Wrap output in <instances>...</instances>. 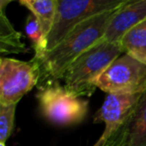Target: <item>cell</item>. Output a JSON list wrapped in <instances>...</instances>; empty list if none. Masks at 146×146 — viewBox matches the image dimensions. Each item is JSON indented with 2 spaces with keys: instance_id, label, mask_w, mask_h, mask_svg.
<instances>
[{
  "instance_id": "obj_1",
  "label": "cell",
  "mask_w": 146,
  "mask_h": 146,
  "mask_svg": "<svg viewBox=\"0 0 146 146\" xmlns=\"http://www.w3.org/2000/svg\"><path fill=\"white\" fill-rule=\"evenodd\" d=\"M122 6L81 22L52 50L40 58H34L38 62L40 69L39 82L48 85L63 79L71 64L103 38L110 22Z\"/></svg>"
},
{
  "instance_id": "obj_2",
  "label": "cell",
  "mask_w": 146,
  "mask_h": 146,
  "mask_svg": "<svg viewBox=\"0 0 146 146\" xmlns=\"http://www.w3.org/2000/svg\"><path fill=\"white\" fill-rule=\"evenodd\" d=\"M123 53L120 43L100 40L81 54L63 76L64 87L77 96H89L94 92L95 81Z\"/></svg>"
},
{
  "instance_id": "obj_3",
  "label": "cell",
  "mask_w": 146,
  "mask_h": 146,
  "mask_svg": "<svg viewBox=\"0 0 146 146\" xmlns=\"http://www.w3.org/2000/svg\"><path fill=\"white\" fill-rule=\"evenodd\" d=\"M129 1L131 0H58L54 25L46 39V52L56 47L81 22Z\"/></svg>"
},
{
  "instance_id": "obj_4",
  "label": "cell",
  "mask_w": 146,
  "mask_h": 146,
  "mask_svg": "<svg viewBox=\"0 0 146 146\" xmlns=\"http://www.w3.org/2000/svg\"><path fill=\"white\" fill-rule=\"evenodd\" d=\"M42 115L56 125L81 122L86 116L88 102L65 87L52 83L45 85L37 94Z\"/></svg>"
},
{
  "instance_id": "obj_5",
  "label": "cell",
  "mask_w": 146,
  "mask_h": 146,
  "mask_svg": "<svg viewBox=\"0 0 146 146\" xmlns=\"http://www.w3.org/2000/svg\"><path fill=\"white\" fill-rule=\"evenodd\" d=\"M94 86L108 94H142L146 90V65L124 54L103 72Z\"/></svg>"
},
{
  "instance_id": "obj_6",
  "label": "cell",
  "mask_w": 146,
  "mask_h": 146,
  "mask_svg": "<svg viewBox=\"0 0 146 146\" xmlns=\"http://www.w3.org/2000/svg\"><path fill=\"white\" fill-rule=\"evenodd\" d=\"M40 80L39 64L35 59L23 62L11 58L0 60V104H17Z\"/></svg>"
},
{
  "instance_id": "obj_7",
  "label": "cell",
  "mask_w": 146,
  "mask_h": 146,
  "mask_svg": "<svg viewBox=\"0 0 146 146\" xmlns=\"http://www.w3.org/2000/svg\"><path fill=\"white\" fill-rule=\"evenodd\" d=\"M142 94H110L106 96L94 116V122L105 123V128L93 146H104L110 137L121 126L123 121L129 114L134 106L140 98Z\"/></svg>"
},
{
  "instance_id": "obj_8",
  "label": "cell",
  "mask_w": 146,
  "mask_h": 146,
  "mask_svg": "<svg viewBox=\"0 0 146 146\" xmlns=\"http://www.w3.org/2000/svg\"><path fill=\"white\" fill-rule=\"evenodd\" d=\"M104 146H146V90Z\"/></svg>"
},
{
  "instance_id": "obj_9",
  "label": "cell",
  "mask_w": 146,
  "mask_h": 146,
  "mask_svg": "<svg viewBox=\"0 0 146 146\" xmlns=\"http://www.w3.org/2000/svg\"><path fill=\"white\" fill-rule=\"evenodd\" d=\"M144 19H146V0H131L118 10L102 40L119 43L129 30Z\"/></svg>"
},
{
  "instance_id": "obj_10",
  "label": "cell",
  "mask_w": 146,
  "mask_h": 146,
  "mask_svg": "<svg viewBox=\"0 0 146 146\" xmlns=\"http://www.w3.org/2000/svg\"><path fill=\"white\" fill-rule=\"evenodd\" d=\"M20 3L31 11L41 26L45 43L54 25L58 0H19ZM46 52V51H45Z\"/></svg>"
},
{
  "instance_id": "obj_11",
  "label": "cell",
  "mask_w": 146,
  "mask_h": 146,
  "mask_svg": "<svg viewBox=\"0 0 146 146\" xmlns=\"http://www.w3.org/2000/svg\"><path fill=\"white\" fill-rule=\"evenodd\" d=\"M119 43L123 53L146 65V19L129 30Z\"/></svg>"
},
{
  "instance_id": "obj_12",
  "label": "cell",
  "mask_w": 146,
  "mask_h": 146,
  "mask_svg": "<svg viewBox=\"0 0 146 146\" xmlns=\"http://www.w3.org/2000/svg\"><path fill=\"white\" fill-rule=\"evenodd\" d=\"M26 52L28 49L22 42L21 34L14 29L5 13L0 12V53L5 55Z\"/></svg>"
},
{
  "instance_id": "obj_13",
  "label": "cell",
  "mask_w": 146,
  "mask_h": 146,
  "mask_svg": "<svg viewBox=\"0 0 146 146\" xmlns=\"http://www.w3.org/2000/svg\"><path fill=\"white\" fill-rule=\"evenodd\" d=\"M25 32L26 36L29 38L33 45V49L35 51L34 58L38 59L42 57L46 51V43H45L44 35H43L40 24L33 14H30L26 19Z\"/></svg>"
},
{
  "instance_id": "obj_14",
  "label": "cell",
  "mask_w": 146,
  "mask_h": 146,
  "mask_svg": "<svg viewBox=\"0 0 146 146\" xmlns=\"http://www.w3.org/2000/svg\"><path fill=\"white\" fill-rule=\"evenodd\" d=\"M17 104L1 106L0 104V142L5 143L12 132Z\"/></svg>"
},
{
  "instance_id": "obj_15",
  "label": "cell",
  "mask_w": 146,
  "mask_h": 146,
  "mask_svg": "<svg viewBox=\"0 0 146 146\" xmlns=\"http://www.w3.org/2000/svg\"><path fill=\"white\" fill-rule=\"evenodd\" d=\"M15 1V0H0V10H1V13H5V8L10 2Z\"/></svg>"
},
{
  "instance_id": "obj_16",
  "label": "cell",
  "mask_w": 146,
  "mask_h": 146,
  "mask_svg": "<svg viewBox=\"0 0 146 146\" xmlns=\"http://www.w3.org/2000/svg\"><path fill=\"white\" fill-rule=\"evenodd\" d=\"M0 146H5V143H2V142H0Z\"/></svg>"
}]
</instances>
